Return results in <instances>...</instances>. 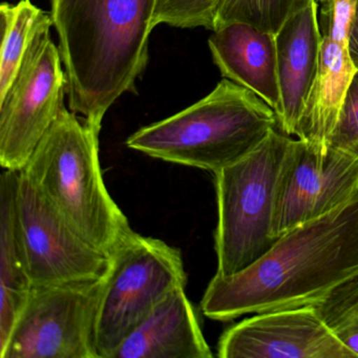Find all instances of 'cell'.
<instances>
[{
	"label": "cell",
	"instance_id": "cell-1",
	"mask_svg": "<svg viewBox=\"0 0 358 358\" xmlns=\"http://www.w3.org/2000/svg\"><path fill=\"white\" fill-rule=\"evenodd\" d=\"M358 278V194L334 210L282 234L238 273L215 274L201 308L229 322L247 314L314 306Z\"/></svg>",
	"mask_w": 358,
	"mask_h": 358
},
{
	"label": "cell",
	"instance_id": "cell-2",
	"mask_svg": "<svg viewBox=\"0 0 358 358\" xmlns=\"http://www.w3.org/2000/svg\"><path fill=\"white\" fill-rule=\"evenodd\" d=\"M157 0H52L69 110L101 131L113 104L136 92L150 59Z\"/></svg>",
	"mask_w": 358,
	"mask_h": 358
},
{
	"label": "cell",
	"instance_id": "cell-3",
	"mask_svg": "<svg viewBox=\"0 0 358 358\" xmlns=\"http://www.w3.org/2000/svg\"><path fill=\"white\" fill-rule=\"evenodd\" d=\"M100 131L64 108L20 173L78 236L110 257L133 229L104 183Z\"/></svg>",
	"mask_w": 358,
	"mask_h": 358
},
{
	"label": "cell",
	"instance_id": "cell-4",
	"mask_svg": "<svg viewBox=\"0 0 358 358\" xmlns=\"http://www.w3.org/2000/svg\"><path fill=\"white\" fill-rule=\"evenodd\" d=\"M278 127L275 112L263 99L224 78L206 97L141 127L125 144L154 159L215 173L244 158Z\"/></svg>",
	"mask_w": 358,
	"mask_h": 358
},
{
	"label": "cell",
	"instance_id": "cell-5",
	"mask_svg": "<svg viewBox=\"0 0 358 358\" xmlns=\"http://www.w3.org/2000/svg\"><path fill=\"white\" fill-rule=\"evenodd\" d=\"M297 145L299 139L275 129L244 158L213 173L217 275L242 271L278 240L275 217L280 187Z\"/></svg>",
	"mask_w": 358,
	"mask_h": 358
},
{
	"label": "cell",
	"instance_id": "cell-6",
	"mask_svg": "<svg viewBox=\"0 0 358 358\" xmlns=\"http://www.w3.org/2000/svg\"><path fill=\"white\" fill-rule=\"evenodd\" d=\"M186 284L181 251L133 230L110 255L96 322L99 358H112L156 306Z\"/></svg>",
	"mask_w": 358,
	"mask_h": 358
},
{
	"label": "cell",
	"instance_id": "cell-7",
	"mask_svg": "<svg viewBox=\"0 0 358 358\" xmlns=\"http://www.w3.org/2000/svg\"><path fill=\"white\" fill-rule=\"evenodd\" d=\"M106 276L33 286L0 358H99L96 322Z\"/></svg>",
	"mask_w": 358,
	"mask_h": 358
},
{
	"label": "cell",
	"instance_id": "cell-8",
	"mask_svg": "<svg viewBox=\"0 0 358 358\" xmlns=\"http://www.w3.org/2000/svg\"><path fill=\"white\" fill-rule=\"evenodd\" d=\"M60 50L43 31L31 45L12 87L0 99V165L20 171L57 120L66 94Z\"/></svg>",
	"mask_w": 358,
	"mask_h": 358
},
{
	"label": "cell",
	"instance_id": "cell-9",
	"mask_svg": "<svg viewBox=\"0 0 358 358\" xmlns=\"http://www.w3.org/2000/svg\"><path fill=\"white\" fill-rule=\"evenodd\" d=\"M17 219L33 286L104 278L110 257L76 234L20 171Z\"/></svg>",
	"mask_w": 358,
	"mask_h": 358
},
{
	"label": "cell",
	"instance_id": "cell-10",
	"mask_svg": "<svg viewBox=\"0 0 358 358\" xmlns=\"http://www.w3.org/2000/svg\"><path fill=\"white\" fill-rule=\"evenodd\" d=\"M358 194V146L322 152L299 139L278 198L275 234L334 210Z\"/></svg>",
	"mask_w": 358,
	"mask_h": 358
},
{
	"label": "cell",
	"instance_id": "cell-11",
	"mask_svg": "<svg viewBox=\"0 0 358 358\" xmlns=\"http://www.w3.org/2000/svg\"><path fill=\"white\" fill-rule=\"evenodd\" d=\"M221 358H353L315 306L255 313L224 331Z\"/></svg>",
	"mask_w": 358,
	"mask_h": 358
},
{
	"label": "cell",
	"instance_id": "cell-12",
	"mask_svg": "<svg viewBox=\"0 0 358 358\" xmlns=\"http://www.w3.org/2000/svg\"><path fill=\"white\" fill-rule=\"evenodd\" d=\"M318 3L311 0L295 12L275 35L280 108V131L295 136L306 100L315 80L320 64L322 32Z\"/></svg>",
	"mask_w": 358,
	"mask_h": 358
},
{
	"label": "cell",
	"instance_id": "cell-13",
	"mask_svg": "<svg viewBox=\"0 0 358 358\" xmlns=\"http://www.w3.org/2000/svg\"><path fill=\"white\" fill-rule=\"evenodd\" d=\"M185 288L169 293L123 341L112 358H211Z\"/></svg>",
	"mask_w": 358,
	"mask_h": 358
},
{
	"label": "cell",
	"instance_id": "cell-14",
	"mask_svg": "<svg viewBox=\"0 0 358 358\" xmlns=\"http://www.w3.org/2000/svg\"><path fill=\"white\" fill-rule=\"evenodd\" d=\"M208 47L224 78L253 92L278 115L280 96L275 35L234 22L215 31Z\"/></svg>",
	"mask_w": 358,
	"mask_h": 358
},
{
	"label": "cell",
	"instance_id": "cell-15",
	"mask_svg": "<svg viewBox=\"0 0 358 358\" xmlns=\"http://www.w3.org/2000/svg\"><path fill=\"white\" fill-rule=\"evenodd\" d=\"M356 71L349 47L322 36L317 74L295 134L310 148L318 152H328Z\"/></svg>",
	"mask_w": 358,
	"mask_h": 358
},
{
	"label": "cell",
	"instance_id": "cell-16",
	"mask_svg": "<svg viewBox=\"0 0 358 358\" xmlns=\"http://www.w3.org/2000/svg\"><path fill=\"white\" fill-rule=\"evenodd\" d=\"M18 179L20 171L7 169L0 178V349L33 288L18 225Z\"/></svg>",
	"mask_w": 358,
	"mask_h": 358
},
{
	"label": "cell",
	"instance_id": "cell-17",
	"mask_svg": "<svg viewBox=\"0 0 358 358\" xmlns=\"http://www.w3.org/2000/svg\"><path fill=\"white\" fill-rule=\"evenodd\" d=\"M1 52H0V99L13 85L24 58L35 38L54 26L51 13L43 11L31 0H20L15 5L0 6Z\"/></svg>",
	"mask_w": 358,
	"mask_h": 358
},
{
	"label": "cell",
	"instance_id": "cell-18",
	"mask_svg": "<svg viewBox=\"0 0 358 358\" xmlns=\"http://www.w3.org/2000/svg\"><path fill=\"white\" fill-rule=\"evenodd\" d=\"M311 0H220L215 10L213 30L241 22L262 32L276 35L295 12Z\"/></svg>",
	"mask_w": 358,
	"mask_h": 358
},
{
	"label": "cell",
	"instance_id": "cell-19",
	"mask_svg": "<svg viewBox=\"0 0 358 358\" xmlns=\"http://www.w3.org/2000/svg\"><path fill=\"white\" fill-rule=\"evenodd\" d=\"M314 306L333 334L358 357V278Z\"/></svg>",
	"mask_w": 358,
	"mask_h": 358
},
{
	"label": "cell",
	"instance_id": "cell-20",
	"mask_svg": "<svg viewBox=\"0 0 358 358\" xmlns=\"http://www.w3.org/2000/svg\"><path fill=\"white\" fill-rule=\"evenodd\" d=\"M220 0H157L154 26L173 28H205L213 30L215 10Z\"/></svg>",
	"mask_w": 358,
	"mask_h": 358
},
{
	"label": "cell",
	"instance_id": "cell-21",
	"mask_svg": "<svg viewBox=\"0 0 358 358\" xmlns=\"http://www.w3.org/2000/svg\"><path fill=\"white\" fill-rule=\"evenodd\" d=\"M357 0H327L320 7V32L322 36L349 47L355 20Z\"/></svg>",
	"mask_w": 358,
	"mask_h": 358
},
{
	"label": "cell",
	"instance_id": "cell-22",
	"mask_svg": "<svg viewBox=\"0 0 358 358\" xmlns=\"http://www.w3.org/2000/svg\"><path fill=\"white\" fill-rule=\"evenodd\" d=\"M331 145L358 146V69L350 83Z\"/></svg>",
	"mask_w": 358,
	"mask_h": 358
},
{
	"label": "cell",
	"instance_id": "cell-23",
	"mask_svg": "<svg viewBox=\"0 0 358 358\" xmlns=\"http://www.w3.org/2000/svg\"><path fill=\"white\" fill-rule=\"evenodd\" d=\"M349 52L354 66L358 69V0L357 6H356L355 20H354L353 28H352L351 36H350Z\"/></svg>",
	"mask_w": 358,
	"mask_h": 358
},
{
	"label": "cell",
	"instance_id": "cell-24",
	"mask_svg": "<svg viewBox=\"0 0 358 358\" xmlns=\"http://www.w3.org/2000/svg\"><path fill=\"white\" fill-rule=\"evenodd\" d=\"M316 3H318V5H322V3H326L327 0H315Z\"/></svg>",
	"mask_w": 358,
	"mask_h": 358
}]
</instances>
